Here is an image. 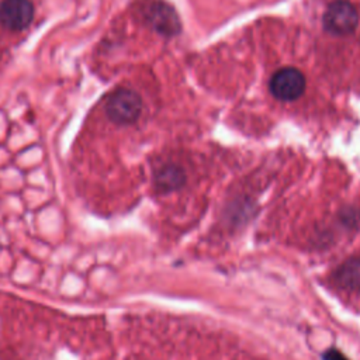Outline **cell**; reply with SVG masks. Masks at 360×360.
<instances>
[{"instance_id":"5b68a950","label":"cell","mask_w":360,"mask_h":360,"mask_svg":"<svg viewBox=\"0 0 360 360\" xmlns=\"http://www.w3.org/2000/svg\"><path fill=\"white\" fill-rule=\"evenodd\" d=\"M146 18L160 34L174 35L180 31V20L176 11L166 3L152 1L146 8Z\"/></svg>"},{"instance_id":"3957f363","label":"cell","mask_w":360,"mask_h":360,"mask_svg":"<svg viewBox=\"0 0 360 360\" xmlns=\"http://www.w3.org/2000/svg\"><path fill=\"white\" fill-rule=\"evenodd\" d=\"M305 77L295 68L278 69L270 80L271 94L281 101H292L301 97L305 90Z\"/></svg>"},{"instance_id":"6da1fadb","label":"cell","mask_w":360,"mask_h":360,"mask_svg":"<svg viewBox=\"0 0 360 360\" xmlns=\"http://www.w3.org/2000/svg\"><path fill=\"white\" fill-rule=\"evenodd\" d=\"M142 111V100L139 94L131 89L115 90L105 103L107 117L120 125L132 124Z\"/></svg>"},{"instance_id":"8992f818","label":"cell","mask_w":360,"mask_h":360,"mask_svg":"<svg viewBox=\"0 0 360 360\" xmlns=\"http://www.w3.org/2000/svg\"><path fill=\"white\" fill-rule=\"evenodd\" d=\"M339 281L345 285L350 287H359L360 285V262H352L345 264L339 274Z\"/></svg>"},{"instance_id":"7a4b0ae2","label":"cell","mask_w":360,"mask_h":360,"mask_svg":"<svg viewBox=\"0 0 360 360\" xmlns=\"http://www.w3.org/2000/svg\"><path fill=\"white\" fill-rule=\"evenodd\" d=\"M359 17L353 4L346 0H336L330 3L322 17V22L326 31L343 35L354 31Z\"/></svg>"},{"instance_id":"277c9868","label":"cell","mask_w":360,"mask_h":360,"mask_svg":"<svg viewBox=\"0 0 360 360\" xmlns=\"http://www.w3.org/2000/svg\"><path fill=\"white\" fill-rule=\"evenodd\" d=\"M34 17V7L30 0H1L0 24L11 31H20L30 25Z\"/></svg>"}]
</instances>
